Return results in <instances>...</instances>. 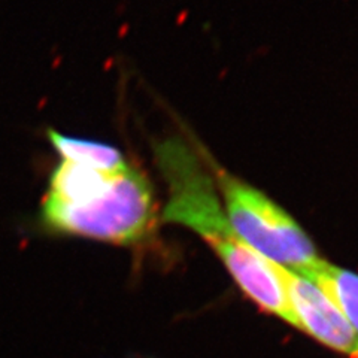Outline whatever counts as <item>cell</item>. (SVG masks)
Segmentation results:
<instances>
[{"label": "cell", "mask_w": 358, "mask_h": 358, "mask_svg": "<svg viewBox=\"0 0 358 358\" xmlns=\"http://www.w3.org/2000/svg\"><path fill=\"white\" fill-rule=\"evenodd\" d=\"M155 162L167 185L162 220L179 224L203 239L243 293L262 309L297 327L276 264L252 251L233 230L212 172L203 159L179 138L155 145Z\"/></svg>", "instance_id": "6da1fadb"}, {"label": "cell", "mask_w": 358, "mask_h": 358, "mask_svg": "<svg viewBox=\"0 0 358 358\" xmlns=\"http://www.w3.org/2000/svg\"><path fill=\"white\" fill-rule=\"evenodd\" d=\"M155 222L157 205L151 182L131 166L112 176L102 193L81 203H62L45 196L38 218L39 229L48 236L120 246L143 242Z\"/></svg>", "instance_id": "7a4b0ae2"}, {"label": "cell", "mask_w": 358, "mask_h": 358, "mask_svg": "<svg viewBox=\"0 0 358 358\" xmlns=\"http://www.w3.org/2000/svg\"><path fill=\"white\" fill-rule=\"evenodd\" d=\"M209 162L231 227L252 251L299 275L312 272L322 262L305 230L281 206L214 160Z\"/></svg>", "instance_id": "3957f363"}, {"label": "cell", "mask_w": 358, "mask_h": 358, "mask_svg": "<svg viewBox=\"0 0 358 358\" xmlns=\"http://www.w3.org/2000/svg\"><path fill=\"white\" fill-rule=\"evenodd\" d=\"M297 329L350 358H358V333L324 291L305 276L278 266Z\"/></svg>", "instance_id": "277c9868"}, {"label": "cell", "mask_w": 358, "mask_h": 358, "mask_svg": "<svg viewBox=\"0 0 358 358\" xmlns=\"http://www.w3.org/2000/svg\"><path fill=\"white\" fill-rule=\"evenodd\" d=\"M114 175L62 160L51 172L47 197L62 203H81L102 193Z\"/></svg>", "instance_id": "5b68a950"}, {"label": "cell", "mask_w": 358, "mask_h": 358, "mask_svg": "<svg viewBox=\"0 0 358 358\" xmlns=\"http://www.w3.org/2000/svg\"><path fill=\"white\" fill-rule=\"evenodd\" d=\"M48 139L63 162L90 167L105 173H118L129 166L120 150L108 143L66 136L57 130H48Z\"/></svg>", "instance_id": "8992f818"}, {"label": "cell", "mask_w": 358, "mask_h": 358, "mask_svg": "<svg viewBox=\"0 0 358 358\" xmlns=\"http://www.w3.org/2000/svg\"><path fill=\"white\" fill-rule=\"evenodd\" d=\"M301 276L320 287L358 333V275L322 260L312 272Z\"/></svg>", "instance_id": "52a82bcc"}]
</instances>
